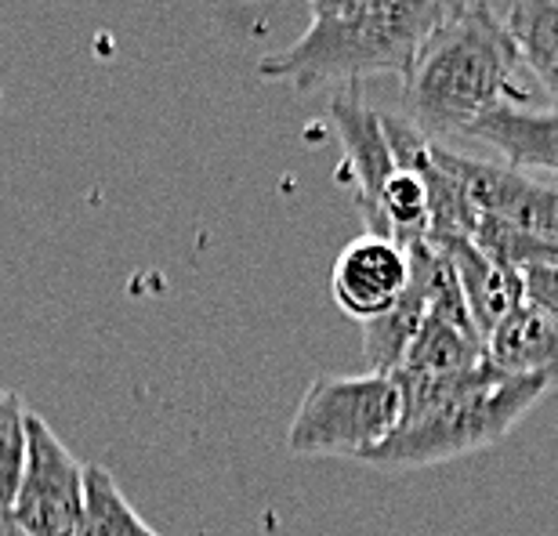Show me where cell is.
Masks as SVG:
<instances>
[{
  "label": "cell",
  "instance_id": "7",
  "mask_svg": "<svg viewBox=\"0 0 558 536\" xmlns=\"http://www.w3.org/2000/svg\"><path fill=\"white\" fill-rule=\"evenodd\" d=\"M410 283L407 247L363 232L338 254L330 272V294L349 319L371 322L396 305Z\"/></svg>",
  "mask_w": 558,
  "mask_h": 536
},
{
  "label": "cell",
  "instance_id": "6",
  "mask_svg": "<svg viewBox=\"0 0 558 536\" xmlns=\"http://www.w3.org/2000/svg\"><path fill=\"white\" fill-rule=\"evenodd\" d=\"M330 120H333V131L341 138V149H344V178L352 185V196H355V207L366 221V232L371 236H385V226H381V193L388 185V178L396 174V160H392V149L385 142V131H381V113L366 109L360 102V92L349 84L341 95L330 98Z\"/></svg>",
  "mask_w": 558,
  "mask_h": 536
},
{
  "label": "cell",
  "instance_id": "13",
  "mask_svg": "<svg viewBox=\"0 0 558 536\" xmlns=\"http://www.w3.org/2000/svg\"><path fill=\"white\" fill-rule=\"evenodd\" d=\"M73 536H160L124 497L109 467H84V511Z\"/></svg>",
  "mask_w": 558,
  "mask_h": 536
},
{
  "label": "cell",
  "instance_id": "1",
  "mask_svg": "<svg viewBox=\"0 0 558 536\" xmlns=\"http://www.w3.org/2000/svg\"><path fill=\"white\" fill-rule=\"evenodd\" d=\"M392 377L403 399V417L392 439L366 456V464L381 472H414L486 450L555 388L551 377L505 374L489 360L461 377Z\"/></svg>",
  "mask_w": 558,
  "mask_h": 536
},
{
  "label": "cell",
  "instance_id": "10",
  "mask_svg": "<svg viewBox=\"0 0 558 536\" xmlns=\"http://www.w3.org/2000/svg\"><path fill=\"white\" fill-rule=\"evenodd\" d=\"M468 138L486 142L515 167H541L558 174V113H537L522 106H494L468 127Z\"/></svg>",
  "mask_w": 558,
  "mask_h": 536
},
{
  "label": "cell",
  "instance_id": "15",
  "mask_svg": "<svg viewBox=\"0 0 558 536\" xmlns=\"http://www.w3.org/2000/svg\"><path fill=\"white\" fill-rule=\"evenodd\" d=\"M308 4H312V19H333V15H355V11L392 4V0H308Z\"/></svg>",
  "mask_w": 558,
  "mask_h": 536
},
{
  "label": "cell",
  "instance_id": "17",
  "mask_svg": "<svg viewBox=\"0 0 558 536\" xmlns=\"http://www.w3.org/2000/svg\"><path fill=\"white\" fill-rule=\"evenodd\" d=\"M4 515H8V511H4V508H0V519H4Z\"/></svg>",
  "mask_w": 558,
  "mask_h": 536
},
{
  "label": "cell",
  "instance_id": "14",
  "mask_svg": "<svg viewBox=\"0 0 558 536\" xmlns=\"http://www.w3.org/2000/svg\"><path fill=\"white\" fill-rule=\"evenodd\" d=\"M26 424L29 410L22 406V399L0 388V508L4 511L15 497L22 461H26Z\"/></svg>",
  "mask_w": 558,
  "mask_h": 536
},
{
  "label": "cell",
  "instance_id": "18",
  "mask_svg": "<svg viewBox=\"0 0 558 536\" xmlns=\"http://www.w3.org/2000/svg\"><path fill=\"white\" fill-rule=\"evenodd\" d=\"M0 98H4V95H0Z\"/></svg>",
  "mask_w": 558,
  "mask_h": 536
},
{
  "label": "cell",
  "instance_id": "4",
  "mask_svg": "<svg viewBox=\"0 0 558 536\" xmlns=\"http://www.w3.org/2000/svg\"><path fill=\"white\" fill-rule=\"evenodd\" d=\"M403 417L396 377H316L287 428V450L298 456H355L366 461L392 439Z\"/></svg>",
  "mask_w": 558,
  "mask_h": 536
},
{
  "label": "cell",
  "instance_id": "2",
  "mask_svg": "<svg viewBox=\"0 0 558 536\" xmlns=\"http://www.w3.org/2000/svg\"><path fill=\"white\" fill-rule=\"evenodd\" d=\"M519 65L497 11L486 0H461L403 73V120L432 145L468 134L494 106L530 98L515 84Z\"/></svg>",
  "mask_w": 558,
  "mask_h": 536
},
{
  "label": "cell",
  "instance_id": "8",
  "mask_svg": "<svg viewBox=\"0 0 558 536\" xmlns=\"http://www.w3.org/2000/svg\"><path fill=\"white\" fill-rule=\"evenodd\" d=\"M410 283L399 294V301L385 316L363 322V355L371 374H388L392 377L403 363L410 341L417 338L424 316H428L432 301V276H435V251L428 243H410Z\"/></svg>",
  "mask_w": 558,
  "mask_h": 536
},
{
  "label": "cell",
  "instance_id": "5",
  "mask_svg": "<svg viewBox=\"0 0 558 536\" xmlns=\"http://www.w3.org/2000/svg\"><path fill=\"white\" fill-rule=\"evenodd\" d=\"M84 511V464L37 413L26 424V461L8 519L26 536H73Z\"/></svg>",
  "mask_w": 558,
  "mask_h": 536
},
{
  "label": "cell",
  "instance_id": "11",
  "mask_svg": "<svg viewBox=\"0 0 558 536\" xmlns=\"http://www.w3.org/2000/svg\"><path fill=\"white\" fill-rule=\"evenodd\" d=\"M486 355L505 374H541L558 385V322L541 308L522 305L486 338Z\"/></svg>",
  "mask_w": 558,
  "mask_h": 536
},
{
  "label": "cell",
  "instance_id": "12",
  "mask_svg": "<svg viewBox=\"0 0 558 536\" xmlns=\"http://www.w3.org/2000/svg\"><path fill=\"white\" fill-rule=\"evenodd\" d=\"M500 22L558 113V0H511Z\"/></svg>",
  "mask_w": 558,
  "mask_h": 536
},
{
  "label": "cell",
  "instance_id": "9",
  "mask_svg": "<svg viewBox=\"0 0 558 536\" xmlns=\"http://www.w3.org/2000/svg\"><path fill=\"white\" fill-rule=\"evenodd\" d=\"M439 254L450 261L453 276H457V287H461V297H464L468 312H472V322H475V330L483 341L511 316V312H519L522 305H526L522 272H515V268L500 265L494 258H486L472 240L439 247Z\"/></svg>",
  "mask_w": 558,
  "mask_h": 536
},
{
  "label": "cell",
  "instance_id": "3",
  "mask_svg": "<svg viewBox=\"0 0 558 536\" xmlns=\"http://www.w3.org/2000/svg\"><path fill=\"white\" fill-rule=\"evenodd\" d=\"M461 0H392L355 15L312 19L290 48L265 54L258 73L294 92H316L333 81H360L374 73L410 70L424 40L453 15Z\"/></svg>",
  "mask_w": 558,
  "mask_h": 536
},
{
  "label": "cell",
  "instance_id": "16",
  "mask_svg": "<svg viewBox=\"0 0 558 536\" xmlns=\"http://www.w3.org/2000/svg\"><path fill=\"white\" fill-rule=\"evenodd\" d=\"M0 536H26V533H22V529L15 526V522H11V519L4 515V519H0Z\"/></svg>",
  "mask_w": 558,
  "mask_h": 536
}]
</instances>
